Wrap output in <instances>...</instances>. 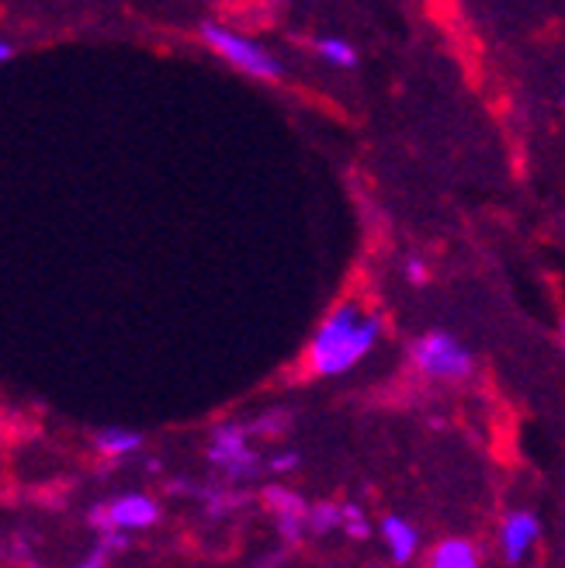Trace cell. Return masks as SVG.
Returning a JSON list of instances; mask_svg holds the SVG:
<instances>
[{"instance_id":"obj_1","label":"cell","mask_w":565,"mask_h":568,"mask_svg":"<svg viewBox=\"0 0 565 568\" xmlns=\"http://www.w3.org/2000/svg\"><path fill=\"white\" fill-rule=\"evenodd\" d=\"M382 336L379 312H364L361 302H341L309 339L305 372L316 378H336L372 354Z\"/></svg>"},{"instance_id":"obj_2","label":"cell","mask_w":565,"mask_h":568,"mask_svg":"<svg viewBox=\"0 0 565 568\" xmlns=\"http://www.w3.org/2000/svg\"><path fill=\"white\" fill-rule=\"evenodd\" d=\"M198 32H202V42H205L215 55H222V60L230 63V67L243 70V73H250V77H258V80H278V77H281V63L274 60V55H271L264 45L253 42V39L233 32V28L215 24V21H205L202 28H198Z\"/></svg>"},{"instance_id":"obj_3","label":"cell","mask_w":565,"mask_h":568,"mask_svg":"<svg viewBox=\"0 0 565 568\" xmlns=\"http://www.w3.org/2000/svg\"><path fill=\"white\" fill-rule=\"evenodd\" d=\"M413 364L420 375L437 378V382H465L472 375V354L465 344H458L451 333H427L413 344Z\"/></svg>"},{"instance_id":"obj_4","label":"cell","mask_w":565,"mask_h":568,"mask_svg":"<svg viewBox=\"0 0 565 568\" xmlns=\"http://www.w3.org/2000/svg\"><path fill=\"white\" fill-rule=\"evenodd\" d=\"M209 458L230 478H250V475H258V468H261V458L250 450V430H246V426H219V430L212 434Z\"/></svg>"},{"instance_id":"obj_5","label":"cell","mask_w":565,"mask_h":568,"mask_svg":"<svg viewBox=\"0 0 565 568\" xmlns=\"http://www.w3.org/2000/svg\"><path fill=\"white\" fill-rule=\"evenodd\" d=\"M160 520V506L150 496H119L104 506L94 509V524L108 534V530H147Z\"/></svg>"},{"instance_id":"obj_6","label":"cell","mask_w":565,"mask_h":568,"mask_svg":"<svg viewBox=\"0 0 565 568\" xmlns=\"http://www.w3.org/2000/svg\"><path fill=\"white\" fill-rule=\"evenodd\" d=\"M542 537V524L527 509H517V514H506L500 524V551L506 565H524L527 555L534 551Z\"/></svg>"},{"instance_id":"obj_7","label":"cell","mask_w":565,"mask_h":568,"mask_svg":"<svg viewBox=\"0 0 565 568\" xmlns=\"http://www.w3.org/2000/svg\"><path fill=\"white\" fill-rule=\"evenodd\" d=\"M264 499H268V506H271V514L278 517V527H281V534L289 537V541H295V537L305 530V517H309V506L292 493V489H281V486H274V489H268L264 493Z\"/></svg>"},{"instance_id":"obj_8","label":"cell","mask_w":565,"mask_h":568,"mask_svg":"<svg viewBox=\"0 0 565 568\" xmlns=\"http://www.w3.org/2000/svg\"><path fill=\"white\" fill-rule=\"evenodd\" d=\"M427 568H483V555L468 537H444L427 555Z\"/></svg>"},{"instance_id":"obj_9","label":"cell","mask_w":565,"mask_h":568,"mask_svg":"<svg viewBox=\"0 0 565 568\" xmlns=\"http://www.w3.org/2000/svg\"><path fill=\"white\" fill-rule=\"evenodd\" d=\"M382 541H385L395 565H406V561H413V555L420 548V534L403 517H385L382 520Z\"/></svg>"},{"instance_id":"obj_10","label":"cell","mask_w":565,"mask_h":568,"mask_svg":"<svg viewBox=\"0 0 565 568\" xmlns=\"http://www.w3.org/2000/svg\"><path fill=\"white\" fill-rule=\"evenodd\" d=\"M94 447L104 454V458H125V454H132V450L143 447V434L122 430V426H108V430H101V434L94 437Z\"/></svg>"},{"instance_id":"obj_11","label":"cell","mask_w":565,"mask_h":568,"mask_svg":"<svg viewBox=\"0 0 565 568\" xmlns=\"http://www.w3.org/2000/svg\"><path fill=\"white\" fill-rule=\"evenodd\" d=\"M344 524V506H333V503H320V506H309V517L305 527L316 530V534H330Z\"/></svg>"},{"instance_id":"obj_12","label":"cell","mask_w":565,"mask_h":568,"mask_svg":"<svg viewBox=\"0 0 565 568\" xmlns=\"http://www.w3.org/2000/svg\"><path fill=\"white\" fill-rule=\"evenodd\" d=\"M316 52L323 55L326 63H333V67H354V63H357L354 45L344 42V39H320V42H316Z\"/></svg>"},{"instance_id":"obj_13","label":"cell","mask_w":565,"mask_h":568,"mask_svg":"<svg viewBox=\"0 0 565 568\" xmlns=\"http://www.w3.org/2000/svg\"><path fill=\"white\" fill-rule=\"evenodd\" d=\"M341 530H347L354 541H364V537L372 534V524L364 520V514L357 506H344V524H341Z\"/></svg>"},{"instance_id":"obj_14","label":"cell","mask_w":565,"mask_h":568,"mask_svg":"<svg viewBox=\"0 0 565 568\" xmlns=\"http://www.w3.org/2000/svg\"><path fill=\"white\" fill-rule=\"evenodd\" d=\"M122 545H125L122 530H108V534H104V541H101V548H98L88 561H80L77 568H104V555H108V548H122Z\"/></svg>"},{"instance_id":"obj_15","label":"cell","mask_w":565,"mask_h":568,"mask_svg":"<svg viewBox=\"0 0 565 568\" xmlns=\"http://www.w3.org/2000/svg\"><path fill=\"white\" fill-rule=\"evenodd\" d=\"M295 465H299L295 454H278V458L271 462V468H274V471H292Z\"/></svg>"},{"instance_id":"obj_16","label":"cell","mask_w":565,"mask_h":568,"mask_svg":"<svg viewBox=\"0 0 565 568\" xmlns=\"http://www.w3.org/2000/svg\"><path fill=\"white\" fill-rule=\"evenodd\" d=\"M406 274H410L413 284H423V281H427V267H423L420 261H410V264H406Z\"/></svg>"},{"instance_id":"obj_17","label":"cell","mask_w":565,"mask_h":568,"mask_svg":"<svg viewBox=\"0 0 565 568\" xmlns=\"http://www.w3.org/2000/svg\"><path fill=\"white\" fill-rule=\"evenodd\" d=\"M11 55H14V45H11L8 39H0V67H4V63L11 60Z\"/></svg>"},{"instance_id":"obj_18","label":"cell","mask_w":565,"mask_h":568,"mask_svg":"<svg viewBox=\"0 0 565 568\" xmlns=\"http://www.w3.org/2000/svg\"><path fill=\"white\" fill-rule=\"evenodd\" d=\"M562 339H565V323H562Z\"/></svg>"}]
</instances>
